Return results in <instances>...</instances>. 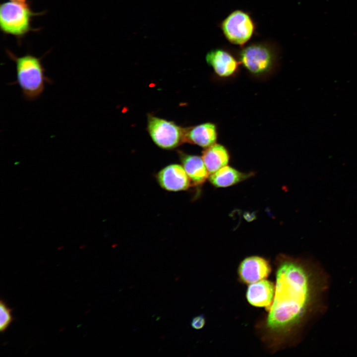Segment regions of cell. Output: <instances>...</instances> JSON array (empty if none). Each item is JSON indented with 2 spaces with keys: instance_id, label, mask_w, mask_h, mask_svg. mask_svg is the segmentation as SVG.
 Here are the masks:
<instances>
[{
  "instance_id": "cell-3",
  "label": "cell",
  "mask_w": 357,
  "mask_h": 357,
  "mask_svg": "<svg viewBox=\"0 0 357 357\" xmlns=\"http://www.w3.org/2000/svg\"><path fill=\"white\" fill-rule=\"evenodd\" d=\"M238 59L250 74L263 77L270 74L276 67L278 54L273 45L261 42L243 47L238 53Z\"/></svg>"
},
{
  "instance_id": "cell-1",
  "label": "cell",
  "mask_w": 357,
  "mask_h": 357,
  "mask_svg": "<svg viewBox=\"0 0 357 357\" xmlns=\"http://www.w3.org/2000/svg\"><path fill=\"white\" fill-rule=\"evenodd\" d=\"M313 282L302 262L286 256L280 257L274 299L266 322L270 332L285 334L301 322L312 301Z\"/></svg>"
},
{
  "instance_id": "cell-17",
  "label": "cell",
  "mask_w": 357,
  "mask_h": 357,
  "mask_svg": "<svg viewBox=\"0 0 357 357\" xmlns=\"http://www.w3.org/2000/svg\"><path fill=\"white\" fill-rule=\"evenodd\" d=\"M10 0L16 1H19V2H26L27 0Z\"/></svg>"
},
{
  "instance_id": "cell-14",
  "label": "cell",
  "mask_w": 357,
  "mask_h": 357,
  "mask_svg": "<svg viewBox=\"0 0 357 357\" xmlns=\"http://www.w3.org/2000/svg\"><path fill=\"white\" fill-rule=\"evenodd\" d=\"M250 173L241 172L227 165L221 168L209 176L210 182L217 187H226L234 185L249 178Z\"/></svg>"
},
{
  "instance_id": "cell-5",
  "label": "cell",
  "mask_w": 357,
  "mask_h": 357,
  "mask_svg": "<svg viewBox=\"0 0 357 357\" xmlns=\"http://www.w3.org/2000/svg\"><path fill=\"white\" fill-rule=\"evenodd\" d=\"M220 28L231 43L243 46L253 36L255 25L251 16L241 10H236L221 22Z\"/></svg>"
},
{
  "instance_id": "cell-13",
  "label": "cell",
  "mask_w": 357,
  "mask_h": 357,
  "mask_svg": "<svg viewBox=\"0 0 357 357\" xmlns=\"http://www.w3.org/2000/svg\"><path fill=\"white\" fill-rule=\"evenodd\" d=\"M202 158L210 175L227 165L230 154L224 146L215 143L205 148Z\"/></svg>"
},
{
  "instance_id": "cell-7",
  "label": "cell",
  "mask_w": 357,
  "mask_h": 357,
  "mask_svg": "<svg viewBox=\"0 0 357 357\" xmlns=\"http://www.w3.org/2000/svg\"><path fill=\"white\" fill-rule=\"evenodd\" d=\"M208 64L214 73L221 78H229L235 75L238 71L240 64L230 52L222 48L211 50L206 56Z\"/></svg>"
},
{
  "instance_id": "cell-9",
  "label": "cell",
  "mask_w": 357,
  "mask_h": 357,
  "mask_svg": "<svg viewBox=\"0 0 357 357\" xmlns=\"http://www.w3.org/2000/svg\"><path fill=\"white\" fill-rule=\"evenodd\" d=\"M157 178L163 188L171 191L186 190L191 182L183 166L178 164L165 167L159 172Z\"/></svg>"
},
{
  "instance_id": "cell-15",
  "label": "cell",
  "mask_w": 357,
  "mask_h": 357,
  "mask_svg": "<svg viewBox=\"0 0 357 357\" xmlns=\"http://www.w3.org/2000/svg\"><path fill=\"white\" fill-rule=\"evenodd\" d=\"M12 309L10 308L4 302L0 301V331L1 333L8 328L14 318L12 315Z\"/></svg>"
},
{
  "instance_id": "cell-2",
  "label": "cell",
  "mask_w": 357,
  "mask_h": 357,
  "mask_svg": "<svg viewBox=\"0 0 357 357\" xmlns=\"http://www.w3.org/2000/svg\"><path fill=\"white\" fill-rule=\"evenodd\" d=\"M6 53L15 64L16 79L11 84L18 85L25 100L38 99L44 92L46 85L53 83L45 74L41 58L30 54L18 57L8 50Z\"/></svg>"
},
{
  "instance_id": "cell-11",
  "label": "cell",
  "mask_w": 357,
  "mask_h": 357,
  "mask_svg": "<svg viewBox=\"0 0 357 357\" xmlns=\"http://www.w3.org/2000/svg\"><path fill=\"white\" fill-rule=\"evenodd\" d=\"M218 136L216 125L206 122L185 128V142L197 145L206 148L216 143Z\"/></svg>"
},
{
  "instance_id": "cell-12",
  "label": "cell",
  "mask_w": 357,
  "mask_h": 357,
  "mask_svg": "<svg viewBox=\"0 0 357 357\" xmlns=\"http://www.w3.org/2000/svg\"><path fill=\"white\" fill-rule=\"evenodd\" d=\"M180 160L182 166L193 184H201L209 178L210 174L202 157L182 154Z\"/></svg>"
},
{
  "instance_id": "cell-16",
  "label": "cell",
  "mask_w": 357,
  "mask_h": 357,
  "mask_svg": "<svg viewBox=\"0 0 357 357\" xmlns=\"http://www.w3.org/2000/svg\"><path fill=\"white\" fill-rule=\"evenodd\" d=\"M205 324V318L203 315L194 317L190 323L191 327L195 329H200L202 328Z\"/></svg>"
},
{
  "instance_id": "cell-10",
  "label": "cell",
  "mask_w": 357,
  "mask_h": 357,
  "mask_svg": "<svg viewBox=\"0 0 357 357\" xmlns=\"http://www.w3.org/2000/svg\"><path fill=\"white\" fill-rule=\"evenodd\" d=\"M275 285L271 281L263 279L250 284L246 296L248 302L256 307H264L268 310L272 304Z\"/></svg>"
},
{
  "instance_id": "cell-6",
  "label": "cell",
  "mask_w": 357,
  "mask_h": 357,
  "mask_svg": "<svg viewBox=\"0 0 357 357\" xmlns=\"http://www.w3.org/2000/svg\"><path fill=\"white\" fill-rule=\"evenodd\" d=\"M147 130L154 142L163 149H172L185 142V128L152 115L148 117Z\"/></svg>"
},
{
  "instance_id": "cell-4",
  "label": "cell",
  "mask_w": 357,
  "mask_h": 357,
  "mask_svg": "<svg viewBox=\"0 0 357 357\" xmlns=\"http://www.w3.org/2000/svg\"><path fill=\"white\" fill-rule=\"evenodd\" d=\"M39 14L33 11L26 2H3L0 5V30L4 34L20 38L32 30V18Z\"/></svg>"
},
{
  "instance_id": "cell-8",
  "label": "cell",
  "mask_w": 357,
  "mask_h": 357,
  "mask_svg": "<svg viewBox=\"0 0 357 357\" xmlns=\"http://www.w3.org/2000/svg\"><path fill=\"white\" fill-rule=\"evenodd\" d=\"M271 271V266L266 259L259 256H251L241 262L238 274L241 281L251 284L267 278Z\"/></svg>"
}]
</instances>
